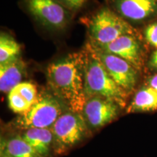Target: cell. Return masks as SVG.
<instances>
[{
    "instance_id": "1",
    "label": "cell",
    "mask_w": 157,
    "mask_h": 157,
    "mask_svg": "<svg viewBox=\"0 0 157 157\" xmlns=\"http://www.w3.org/2000/svg\"><path fill=\"white\" fill-rule=\"evenodd\" d=\"M85 52L72 53L49 64L46 75L51 89L71 111L82 113L84 93Z\"/></svg>"
},
{
    "instance_id": "2",
    "label": "cell",
    "mask_w": 157,
    "mask_h": 157,
    "mask_svg": "<svg viewBox=\"0 0 157 157\" xmlns=\"http://www.w3.org/2000/svg\"><path fill=\"white\" fill-rule=\"evenodd\" d=\"M85 54L84 93L87 100L100 96L112 100L121 108L125 107L128 93L111 78L89 44Z\"/></svg>"
},
{
    "instance_id": "3",
    "label": "cell",
    "mask_w": 157,
    "mask_h": 157,
    "mask_svg": "<svg viewBox=\"0 0 157 157\" xmlns=\"http://www.w3.org/2000/svg\"><path fill=\"white\" fill-rule=\"evenodd\" d=\"M64 103L54 93H39L34 103L25 113L20 114L15 124L25 130L31 128H50L64 113Z\"/></svg>"
},
{
    "instance_id": "4",
    "label": "cell",
    "mask_w": 157,
    "mask_h": 157,
    "mask_svg": "<svg viewBox=\"0 0 157 157\" xmlns=\"http://www.w3.org/2000/svg\"><path fill=\"white\" fill-rule=\"evenodd\" d=\"M89 23L91 42L98 45L109 44L124 35L137 36L132 25L108 6L98 10Z\"/></svg>"
},
{
    "instance_id": "5",
    "label": "cell",
    "mask_w": 157,
    "mask_h": 157,
    "mask_svg": "<svg viewBox=\"0 0 157 157\" xmlns=\"http://www.w3.org/2000/svg\"><path fill=\"white\" fill-rule=\"evenodd\" d=\"M87 126L82 113L71 111L63 113L50 127L55 151L61 154L79 143L85 135Z\"/></svg>"
},
{
    "instance_id": "6",
    "label": "cell",
    "mask_w": 157,
    "mask_h": 157,
    "mask_svg": "<svg viewBox=\"0 0 157 157\" xmlns=\"http://www.w3.org/2000/svg\"><path fill=\"white\" fill-rule=\"evenodd\" d=\"M89 45L116 83L127 93L132 91L138 80V70L120 57L105 52L92 43Z\"/></svg>"
},
{
    "instance_id": "7",
    "label": "cell",
    "mask_w": 157,
    "mask_h": 157,
    "mask_svg": "<svg viewBox=\"0 0 157 157\" xmlns=\"http://www.w3.org/2000/svg\"><path fill=\"white\" fill-rule=\"evenodd\" d=\"M23 4L36 21L50 29H61L68 21L69 10L58 0H23Z\"/></svg>"
},
{
    "instance_id": "8",
    "label": "cell",
    "mask_w": 157,
    "mask_h": 157,
    "mask_svg": "<svg viewBox=\"0 0 157 157\" xmlns=\"http://www.w3.org/2000/svg\"><path fill=\"white\" fill-rule=\"evenodd\" d=\"M120 108L112 100L94 96L87 100L82 114L87 126L95 129L105 126L115 119Z\"/></svg>"
},
{
    "instance_id": "9",
    "label": "cell",
    "mask_w": 157,
    "mask_h": 157,
    "mask_svg": "<svg viewBox=\"0 0 157 157\" xmlns=\"http://www.w3.org/2000/svg\"><path fill=\"white\" fill-rule=\"evenodd\" d=\"M91 43L105 52L120 57L137 70H140L143 67L144 53L142 45L136 36L124 35L111 43L103 45Z\"/></svg>"
},
{
    "instance_id": "10",
    "label": "cell",
    "mask_w": 157,
    "mask_h": 157,
    "mask_svg": "<svg viewBox=\"0 0 157 157\" xmlns=\"http://www.w3.org/2000/svg\"><path fill=\"white\" fill-rule=\"evenodd\" d=\"M109 7L124 19L140 21L157 15V0H108Z\"/></svg>"
},
{
    "instance_id": "11",
    "label": "cell",
    "mask_w": 157,
    "mask_h": 157,
    "mask_svg": "<svg viewBox=\"0 0 157 157\" xmlns=\"http://www.w3.org/2000/svg\"><path fill=\"white\" fill-rule=\"evenodd\" d=\"M25 64L21 58L6 63L0 64V90L10 93L21 80L25 74Z\"/></svg>"
},
{
    "instance_id": "12",
    "label": "cell",
    "mask_w": 157,
    "mask_h": 157,
    "mask_svg": "<svg viewBox=\"0 0 157 157\" xmlns=\"http://www.w3.org/2000/svg\"><path fill=\"white\" fill-rule=\"evenodd\" d=\"M22 137L40 157L48 156L53 146V135L50 128L26 129Z\"/></svg>"
},
{
    "instance_id": "13",
    "label": "cell",
    "mask_w": 157,
    "mask_h": 157,
    "mask_svg": "<svg viewBox=\"0 0 157 157\" xmlns=\"http://www.w3.org/2000/svg\"><path fill=\"white\" fill-rule=\"evenodd\" d=\"M157 111V93L148 85L136 92L127 109V113L152 112Z\"/></svg>"
},
{
    "instance_id": "14",
    "label": "cell",
    "mask_w": 157,
    "mask_h": 157,
    "mask_svg": "<svg viewBox=\"0 0 157 157\" xmlns=\"http://www.w3.org/2000/svg\"><path fill=\"white\" fill-rule=\"evenodd\" d=\"M1 157H40L23 140L22 136L2 139L0 147Z\"/></svg>"
},
{
    "instance_id": "15",
    "label": "cell",
    "mask_w": 157,
    "mask_h": 157,
    "mask_svg": "<svg viewBox=\"0 0 157 157\" xmlns=\"http://www.w3.org/2000/svg\"><path fill=\"white\" fill-rule=\"evenodd\" d=\"M21 46L10 35L2 33L0 36V64L6 63L20 58Z\"/></svg>"
},
{
    "instance_id": "16",
    "label": "cell",
    "mask_w": 157,
    "mask_h": 157,
    "mask_svg": "<svg viewBox=\"0 0 157 157\" xmlns=\"http://www.w3.org/2000/svg\"><path fill=\"white\" fill-rule=\"evenodd\" d=\"M8 105L13 112L19 114L25 113L31 107L30 104L18 93L15 87L8 93Z\"/></svg>"
},
{
    "instance_id": "17",
    "label": "cell",
    "mask_w": 157,
    "mask_h": 157,
    "mask_svg": "<svg viewBox=\"0 0 157 157\" xmlns=\"http://www.w3.org/2000/svg\"><path fill=\"white\" fill-rule=\"evenodd\" d=\"M15 87L31 105L36 101L39 93L36 86L31 82H23Z\"/></svg>"
},
{
    "instance_id": "18",
    "label": "cell",
    "mask_w": 157,
    "mask_h": 157,
    "mask_svg": "<svg viewBox=\"0 0 157 157\" xmlns=\"http://www.w3.org/2000/svg\"><path fill=\"white\" fill-rule=\"evenodd\" d=\"M144 34L147 42L157 48V23L148 25L145 30Z\"/></svg>"
},
{
    "instance_id": "19",
    "label": "cell",
    "mask_w": 157,
    "mask_h": 157,
    "mask_svg": "<svg viewBox=\"0 0 157 157\" xmlns=\"http://www.w3.org/2000/svg\"><path fill=\"white\" fill-rule=\"evenodd\" d=\"M69 11H77L82 9L90 0H58Z\"/></svg>"
},
{
    "instance_id": "20",
    "label": "cell",
    "mask_w": 157,
    "mask_h": 157,
    "mask_svg": "<svg viewBox=\"0 0 157 157\" xmlns=\"http://www.w3.org/2000/svg\"><path fill=\"white\" fill-rule=\"evenodd\" d=\"M147 85L151 87L157 93V74L151 76L147 79Z\"/></svg>"
},
{
    "instance_id": "21",
    "label": "cell",
    "mask_w": 157,
    "mask_h": 157,
    "mask_svg": "<svg viewBox=\"0 0 157 157\" xmlns=\"http://www.w3.org/2000/svg\"><path fill=\"white\" fill-rule=\"evenodd\" d=\"M149 63H150L151 67L155 68V69H157V49L154 53L152 54Z\"/></svg>"
}]
</instances>
